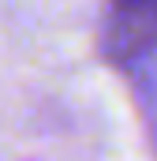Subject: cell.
Returning a JSON list of instances; mask_svg holds the SVG:
<instances>
[{"label":"cell","instance_id":"6da1fadb","mask_svg":"<svg viewBox=\"0 0 157 161\" xmlns=\"http://www.w3.org/2000/svg\"><path fill=\"white\" fill-rule=\"evenodd\" d=\"M101 53L120 68L157 53V0H105Z\"/></svg>","mask_w":157,"mask_h":161}]
</instances>
